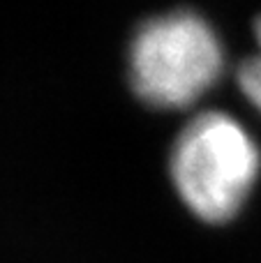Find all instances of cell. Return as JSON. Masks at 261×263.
Listing matches in <instances>:
<instances>
[{"instance_id": "cell-1", "label": "cell", "mask_w": 261, "mask_h": 263, "mask_svg": "<svg viewBox=\"0 0 261 263\" xmlns=\"http://www.w3.org/2000/svg\"><path fill=\"white\" fill-rule=\"evenodd\" d=\"M259 171L257 141L225 111L194 116L171 145V182L185 208L208 224H225L243 210Z\"/></svg>"}, {"instance_id": "cell-2", "label": "cell", "mask_w": 261, "mask_h": 263, "mask_svg": "<svg viewBox=\"0 0 261 263\" xmlns=\"http://www.w3.org/2000/svg\"><path fill=\"white\" fill-rule=\"evenodd\" d=\"M225 49L194 9H171L139 23L127 49L132 92L153 109H185L222 77Z\"/></svg>"}, {"instance_id": "cell-3", "label": "cell", "mask_w": 261, "mask_h": 263, "mask_svg": "<svg viewBox=\"0 0 261 263\" xmlns=\"http://www.w3.org/2000/svg\"><path fill=\"white\" fill-rule=\"evenodd\" d=\"M254 35L259 42V51L245 58L238 67V86L248 102L261 114V16L254 23Z\"/></svg>"}]
</instances>
